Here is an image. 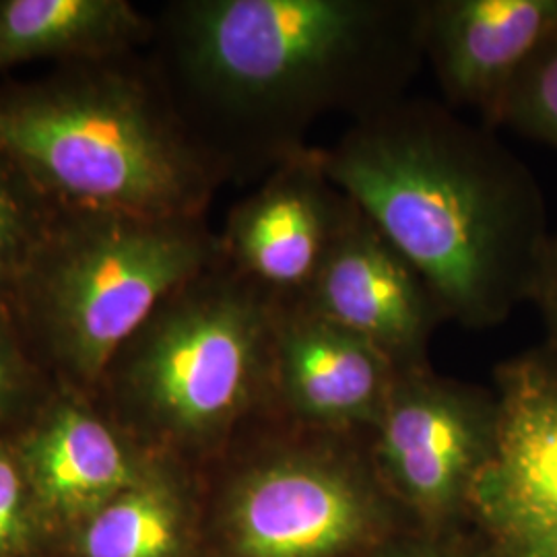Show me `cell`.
I'll return each mask as SVG.
<instances>
[{
	"mask_svg": "<svg viewBox=\"0 0 557 557\" xmlns=\"http://www.w3.org/2000/svg\"><path fill=\"white\" fill-rule=\"evenodd\" d=\"M425 0H182L161 21L160 79L223 178L269 174L320 120L407 98Z\"/></svg>",
	"mask_w": 557,
	"mask_h": 557,
	"instance_id": "cell-1",
	"label": "cell"
},
{
	"mask_svg": "<svg viewBox=\"0 0 557 557\" xmlns=\"http://www.w3.org/2000/svg\"><path fill=\"white\" fill-rule=\"evenodd\" d=\"M320 151L329 178L418 269L448 322L492 329L531 301L552 232L537 180L496 131L403 98Z\"/></svg>",
	"mask_w": 557,
	"mask_h": 557,
	"instance_id": "cell-2",
	"label": "cell"
},
{
	"mask_svg": "<svg viewBox=\"0 0 557 557\" xmlns=\"http://www.w3.org/2000/svg\"><path fill=\"white\" fill-rule=\"evenodd\" d=\"M0 153L59 211L205 218L225 180L160 77L108 60L0 87Z\"/></svg>",
	"mask_w": 557,
	"mask_h": 557,
	"instance_id": "cell-3",
	"label": "cell"
},
{
	"mask_svg": "<svg viewBox=\"0 0 557 557\" xmlns=\"http://www.w3.org/2000/svg\"><path fill=\"white\" fill-rule=\"evenodd\" d=\"M277 310L221 259L161 301L96 398L147 450L205 473L271 413Z\"/></svg>",
	"mask_w": 557,
	"mask_h": 557,
	"instance_id": "cell-4",
	"label": "cell"
},
{
	"mask_svg": "<svg viewBox=\"0 0 557 557\" xmlns=\"http://www.w3.org/2000/svg\"><path fill=\"white\" fill-rule=\"evenodd\" d=\"M220 260L205 218L59 211L11 312L48 379L96 398L110 361L161 301Z\"/></svg>",
	"mask_w": 557,
	"mask_h": 557,
	"instance_id": "cell-5",
	"label": "cell"
},
{
	"mask_svg": "<svg viewBox=\"0 0 557 557\" xmlns=\"http://www.w3.org/2000/svg\"><path fill=\"white\" fill-rule=\"evenodd\" d=\"M202 475V557H370L409 524L361 434L269 413Z\"/></svg>",
	"mask_w": 557,
	"mask_h": 557,
	"instance_id": "cell-6",
	"label": "cell"
},
{
	"mask_svg": "<svg viewBox=\"0 0 557 557\" xmlns=\"http://www.w3.org/2000/svg\"><path fill=\"white\" fill-rule=\"evenodd\" d=\"M494 432V393L444 379L432 366L398 370L370 434V457L409 527L430 535H462Z\"/></svg>",
	"mask_w": 557,
	"mask_h": 557,
	"instance_id": "cell-7",
	"label": "cell"
},
{
	"mask_svg": "<svg viewBox=\"0 0 557 557\" xmlns=\"http://www.w3.org/2000/svg\"><path fill=\"white\" fill-rule=\"evenodd\" d=\"M494 380V446L467 527L483 557H557V345L502 361Z\"/></svg>",
	"mask_w": 557,
	"mask_h": 557,
	"instance_id": "cell-8",
	"label": "cell"
},
{
	"mask_svg": "<svg viewBox=\"0 0 557 557\" xmlns=\"http://www.w3.org/2000/svg\"><path fill=\"white\" fill-rule=\"evenodd\" d=\"M13 440L52 557L77 527L163 458L133 438L98 398L59 384Z\"/></svg>",
	"mask_w": 557,
	"mask_h": 557,
	"instance_id": "cell-9",
	"label": "cell"
},
{
	"mask_svg": "<svg viewBox=\"0 0 557 557\" xmlns=\"http://www.w3.org/2000/svg\"><path fill=\"white\" fill-rule=\"evenodd\" d=\"M351 213L354 202L329 178L322 151L308 147L232 207L220 234L221 259L273 298L299 301Z\"/></svg>",
	"mask_w": 557,
	"mask_h": 557,
	"instance_id": "cell-10",
	"label": "cell"
},
{
	"mask_svg": "<svg viewBox=\"0 0 557 557\" xmlns=\"http://www.w3.org/2000/svg\"><path fill=\"white\" fill-rule=\"evenodd\" d=\"M397 372L372 343L306 301L278 299L271 416L310 430L370 436Z\"/></svg>",
	"mask_w": 557,
	"mask_h": 557,
	"instance_id": "cell-11",
	"label": "cell"
},
{
	"mask_svg": "<svg viewBox=\"0 0 557 557\" xmlns=\"http://www.w3.org/2000/svg\"><path fill=\"white\" fill-rule=\"evenodd\" d=\"M301 301L372 343L397 370L430 366L432 337L448 322L418 269L356 205Z\"/></svg>",
	"mask_w": 557,
	"mask_h": 557,
	"instance_id": "cell-12",
	"label": "cell"
},
{
	"mask_svg": "<svg viewBox=\"0 0 557 557\" xmlns=\"http://www.w3.org/2000/svg\"><path fill=\"white\" fill-rule=\"evenodd\" d=\"M557 32V0H425L423 60L446 106L498 128L504 100Z\"/></svg>",
	"mask_w": 557,
	"mask_h": 557,
	"instance_id": "cell-13",
	"label": "cell"
},
{
	"mask_svg": "<svg viewBox=\"0 0 557 557\" xmlns=\"http://www.w3.org/2000/svg\"><path fill=\"white\" fill-rule=\"evenodd\" d=\"M205 475L170 458L103 504L54 557H202Z\"/></svg>",
	"mask_w": 557,
	"mask_h": 557,
	"instance_id": "cell-14",
	"label": "cell"
},
{
	"mask_svg": "<svg viewBox=\"0 0 557 557\" xmlns=\"http://www.w3.org/2000/svg\"><path fill=\"white\" fill-rule=\"evenodd\" d=\"M151 32L126 0H0V73L38 60L120 59Z\"/></svg>",
	"mask_w": 557,
	"mask_h": 557,
	"instance_id": "cell-15",
	"label": "cell"
},
{
	"mask_svg": "<svg viewBox=\"0 0 557 557\" xmlns=\"http://www.w3.org/2000/svg\"><path fill=\"white\" fill-rule=\"evenodd\" d=\"M59 209L0 153V304L11 308L17 285Z\"/></svg>",
	"mask_w": 557,
	"mask_h": 557,
	"instance_id": "cell-16",
	"label": "cell"
},
{
	"mask_svg": "<svg viewBox=\"0 0 557 557\" xmlns=\"http://www.w3.org/2000/svg\"><path fill=\"white\" fill-rule=\"evenodd\" d=\"M499 126L557 149V32L510 87L499 112Z\"/></svg>",
	"mask_w": 557,
	"mask_h": 557,
	"instance_id": "cell-17",
	"label": "cell"
},
{
	"mask_svg": "<svg viewBox=\"0 0 557 557\" xmlns=\"http://www.w3.org/2000/svg\"><path fill=\"white\" fill-rule=\"evenodd\" d=\"M0 557H52L13 434H0Z\"/></svg>",
	"mask_w": 557,
	"mask_h": 557,
	"instance_id": "cell-18",
	"label": "cell"
},
{
	"mask_svg": "<svg viewBox=\"0 0 557 557\" xmlns=\"http://www.w3.org/2000/svg\"><path fill=\"white\" fill-rule=\"evenodd\" d=\"M54 382L32 356L11 308L0 304V434H15Z\"/></svg>",
	"mask_w": 557,
	"mask_h": 557,
	"instance_id": "cell-19",
	"label": "cell"
},
{
	"mask_svg": "<svg viewBox=\"0 0 557 557\" xmlns=\"http://www.w3.org/2000/svg\"><path fill=\"white\" fill-rule=\"evenodd\" d=\"M370 557H483V554L473 539L430 535L407 524L386 539Z\"/></svg>",
	"mask_w": 557,
	"mask_h": 557,
	"instance_id": "cell-20",
	"label": "cell"
},
{
	"mask_svg": "<svg viewBox=\"0 0 557 557\" xmlns=\"http://www.w3.org/2000/svg\"><path fill=\"white\" fill-rule=\"evenodd\" d=\"M531 301L537 306L547 326V341L557 345V232L547 242Z\"/></svg>",
	"mask_w": 557,
	"mask_h": 557,
	"instance_id": "cell-21",
	"label": "cell"
}]
</instances>
